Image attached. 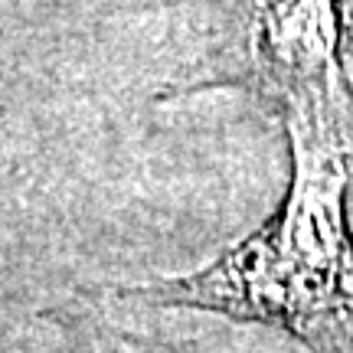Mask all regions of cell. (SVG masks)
<instances>
[{"instance_id": "cell-3", "label": "cell", "mask_w": 353, "mask_h": 353, "mask_svg": "<svg viewBox=\"0 0 353 353\" xmlns=\"http://www.w3.org/2000/svg\"><path fill=\"white\" fill-rule=\"evenodd\" d=\"M72 341H76L79 353H174L161 343L114 330L108 324L88 321V317H79V321L72 317Z\"/></svg>"}, {"instance_id": "cell-2", "label": "cell", "mask_w": 353, "mask_h": 353, "mask_svg": "<svg viewBox=\"0 0 353 353\" xmlns=\"http://www.w3.org/2000/svg\"><path fill=\"white\" fill-rule=\"evenodd\" d=\"M229 46L236 82L353 138V0H242Z\"/></svg>"}, {"instance_id": "cell-1", "label": "cell", "mask_w": 353, "mask_h": 353, "mask_svg": "<svg viewBox=\"0 0 353 353\" xmlns=\"http://www.w3.org/2000/svg\"><path fill=\"white\" fill-rule=\"evenodd\" d=\"M291 183L275 213L193 275L125 291L167 307L259 321L317 353H353V232L347 216L353 138L285 114Z\"/></svg>"}]
</instances>
